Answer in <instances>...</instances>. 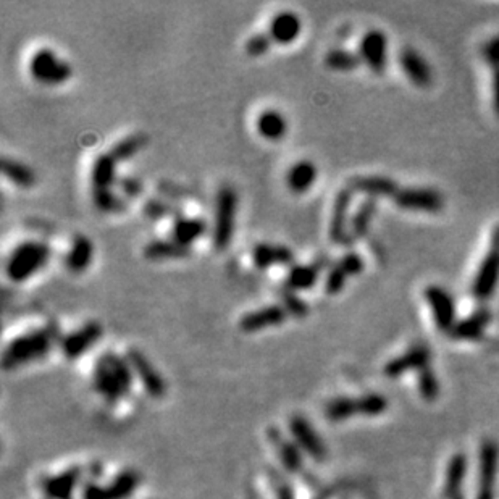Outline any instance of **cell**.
Wrapping results in <instances>:
<instances>
[{"instance_id":"38","label":"cell","mask_w":499,"mask_h":499,"mask_svg":"<svg viewBox=\"0 0 499 499\" xmlns=\"http://www.w3.org/2000/svg\"><path fill=\"white\" fill-rule=\"evenodd\" d=\"M93 200L103 214H121L126 210V200L113 194L110 190L93 191Z\"/></svg>"},{"instance_id":"3","label":"cell","mask_w":499,"mask_h":499,"mask_svg":"<svg viewBox=\"0 0 499 499\" xmlns=\"http://www.w3.org/2000/svg\"><path fill=\"white\" fill-rule=\"evenodd\" d=\"M51 259V247L41 241L21 242L11 251L7 260V275L16 283L36 275Z\"/></svg>"},{"instance_id":"34","label":"cell","mask_w":499,"mask_h":499,"mask_svg":"<svg viewBox=\"0 0 499 499\" xmlns=\"http://www.w3.org/2000/svg\"><path fill=\"white\" fill-rule=\"evenodd\" d=\"M149 138L145 133H135V135H130L121 139L120 143L113 145V149L110 150V154L115 157L117 162H123L131 159L133 155H136L139 150L144 149L148 145Z\"/></svg>"},{"instance_id":"11","label":"cell","mask_w":499,"mask_h":499,"mask_svg":"<svg viewBox=\"0 0 499 499\" xmlns=\"http://www.w3.org/2000/svg\"><path fill=\"white\" fill-rule=\"evenodd\" d=\"M138 485V473L135 470H125L107 486L89 483L84 488V499H128L135 493Z\"/></svg>"},{"instance_id":"32","label":"cell","mask_w":499,"mask_h":499,"mask_svg":"<svg viewBox=\"0 0 499 499\" xmlns=\"http://www.w3.org/2000/svg\"><path fill=\"white\" fill-rule=\"evenodd\" d=\"M0 170H2L5 178H9L16 186L31 187L36 185V175L33 170L21 162L10 159V157H4Z\"/></svg>"},{"instance_id":"33","label":"cell","mask_w":499,"mask_h":499,"mask_svg":"<svg viewBox=\"0 0 499 499\" xmlns=\"http://www.w3.org/2000/svg\"><path fill=\"white\" fill-rule=\"evenodd\" d=\"M467 459L462 454H456L449 462L446 472V483H444V496L449 499H456L459 496V490L462 480L465 477Z\"/></svg>"},{"instance_id":"19","label":"cell","mask_w":499,"mask_h":499,"mask_svg":"<svg viewBox=\"0 0 499 499\" xmlns=\"http://www.w3.org/2000/svg\"><path fill=\"white\" fill-rule=\"evenodd\" d=\"M254 265L260 270H267L275 265L293 264L294 254L289 247L282 245H270V242H259L252 249Z\"/></svg>"},{"instance_id":"30","label":"cell","mask_w":499,"mask_h":499,"mask_svg":"<svg viewBox=\"0 0 499 499\" xmlns=\"http://www.w3.org/2000/svg\"><path fill=\"white\" fill-rule=\"evenodd\" d=\"M257 131L259 135L269 141H278L288 131V121L283 117L282 112L275 108H267L257 118Z\"/></svg>"},{"instance_id":"43","label":"cell","mask_w":499,"mask_h":499,"mask_svg":"<svg viewBox=\"0 0 499 499\" xmlns=\"http://www.w3.org/2000/svg\"><path fill=\"white\" fill-rule=\"evenodd\" d=\"M273 39L269 33H257L252 34L246 42V53L249 57H262L270 51Z\"/></svg>"},{"instance_id":"31","label":"cell","mask_w":499,"mask_h":499,"mask_svg":"<svg viewBox=\"0 0 499 499\" xmlns=\"http://www.w3.org/2000/svg\"><path fill=\"white\" fill-rule=\"evenodd\" d=\"M491 320L490 312H486V310H478L470 317L465 319L464 321H461V324H456V326L453 328V336L458 339H477L483 334L485 328L488 326Z\"/></svg>"},{"instance_id":"45","label":"cell","mask_w":499,"mask_h":499,"mask_svg":"<svg viewBox=\"0 0 499 499\" xmlns=\"http://www.w3.org/2000/svg\"><path fill=\"white\" fill-rule=\"evenodd\" d=\"M338 267L343 270L348 277H354L357 273H361L364 269V260L359 254L356 252H348L344 254L338 262Z\"/></svg>"},{"instance_id":"5","label":"cell","mask_w":499,"mask_h":499,"mask_svg":"<svg viewBox=\"0 0 499 499\" xmlns=\"http://www.w3.org/2000/svg\"><path fill=\"white\" fill-rule=\"evenodd\" d=\"M29 73L36 81L46 86H57L71 78V65L60 58L52 48H39L29 60Z\"/></svg>"},{"instance_id":"10","label":"cell","mask_w":499,"mask_h":499,"mask_svg":"<svg viewBox=\"0 0 499 499\" xmlns=\"http://www.w3.org/2000/svg\"><path fill=\"white\" fill-rule=\"evenodd\" d=\"M401 209L413 212H428L435 214L443 209V196L430 187H409V190H399L394 197Z\"/></svg>"},{"instance_id":"1","label":"cell","mask_w":499,"mask_h":499,"mask_svg":"<svg viewBox=\"0 0 499 499\" xmlns=\"http://www.w3.org/2000/svg\"><path fill=\"white\" fill-rule=\"evenodd\" d=\"M58 339L57 324H47L29 333L20 334L11 339L2 356V367L5 370H14L21 365L31 364L34 361L46 357L51 352L52 346Z\"/></svg>"},{"instance_id":"27","label":"cell","mask_w":499,"mask_h":499,"mask_svg":"<svg viewBox=\"0 0 499 499\" xmlns=\"http://www.w3.org/2000/svg\"><path fill=\"white\" fill-rule=\"evenodd\" d=\"M117 160L115 157L107 152V154H101L94 160L93 173H91V181H93V191H102V190H110L113 182L117 181V175H115V167H117Z\"/></svg>"},{"instance_id":"24","label":"cell","mask_w":499,"mask_h":499,"mask_svg":"<svg viewBox=\"0 0 499 499\" xmlns=\"http://www.w3.org/2000/svg\"><path fill=\"white\" fill-rule=\"evenodd\" d=\"M269 436H270V441L273 443V446L277 449L279 461L283 462V465L293 473L301 472L304 462H302V456L299 448H297V444L286 440V438L275 428L269 430Z\"/></svg>"},{"instance_id":"35","label":"cell","mask_w":499,"mask_h":499,"mask_svg":"<svg viewBox=\"0 0 499 499\" xmlns=\"http://www.w3.org/2000/svg\"><path fill=\"white\" fill-rule=\"evenodd\" d=\"M143 215L150 222H159L162 218L172 217L173 220L182 215L181 207L176 204L167 202V200L162 199H149L148 202L143 205Z\"/></svg>"},{"instance_id":"21","label":"cell","mask_w":499,"mask_h":499,"mask_svg":"<svg viewBox=\"0 0 499 499\" xmlns=\"http://www.w3.org/2000/svg\"><path fill=\"white\" fill-rule=\"evenodd\" d=\"M207 231V223L200 217L181 215L175 218L172 225V240L180 242L181 246L190 247L192 242L202 238Z\"/></svg>"},{"instance_id":"47","label":"cell","mask_w":499,"mask_h":499,"mask_svg":"<svg viewBox=\"0 0 499 499\" xmlns=\"http://www.w3.org/2000/svg\"><path fill=\"white\" fill-rule=\"evenodd\" d=\"M482 56L486 63L499 68V36H495L488 42H485V46L482 47Z\"/></svg>"},{"instance_id":"29","label":"cell","mask_w":499,"mask_h":499,"mask_svg":"<svg viewBox=\"0 0 499 499\" xmlns=\"http://www.w3.org/2000/svg\"><path fill=\"white\" fill-rule=\"evenodd\" d=\"M80 482V470L70 468L57 477L48 478L44 483V493L48 499H70Z\"/></svg>"},{"instance_id":"36","label":"cell","mask_w":499,"mask_h":499,"mask_svg":"<svg viewBox=\"0 0 499 499\" xmlns=\"http://www.w3.org/2000/svg\"><path fill=\"white\" fill-rule=\"evenodd\" d=\"M325 63L330 70L334 71H352L361 65L359 53L346 51V48H333L326 53Z\"/></svg>"},{"instance_id":"14","label":"cell","mask_w":499,"mask_h":499,"mask_svg":"<svg viewBox=\"0 0 499 499\" xmlns=\"http://www.w3.org/2000/svg\"><path fill=\"white\" fill-rule=\"evenodd\" d=\"M286 319H288V312H286L282 304H272V306H265L242 315L240 328L245 333H255L265 330V328L282 325Z\"/></svg>"},{"instance_id":"48","label":"cell","mask_w":499,"mask_h":499,"mask_svg":"<svg viewBox=\"0 0 499 499\" xmlns=\"http://www.w3.org/2000/svg\"><path fill=\"white\" fill-rule=\"evenodd\" d=\"M159 191L163 194V196H168L172 199L191 197V194L187 192L185 187H181L180 185H175L172 181H162L159 185Z\"/></svg>"},{"instance_id":"42","label":"cell","mask_w":499,"mask_h":499,"mask_svg":"<svg viewBox=\"0 0 499 499\" xmlns=\"http://www.w3.org/2000/svg\"><path fill=\"white\" fill-rule=\"evenodd\" d=\"M418 389H420V394H422L423 399H427V401L436 399L438 393H440V383H438L433 370H431L430 367L420 370Z\"/></svg>"},{"instance_id":"50","label":"cell","mask_w":499,"mask_h":499,"mask_svg":"<svg viewBox=\"0 0 499 499\" xmlns=\"http://www.w3.org/2000/svg\"><path fill=\"white\" fill-rule=\"evenodd\" d=\"M278 499H294V495H293V490L289 488L288 485H282L278 488Z\"/></svg>"},{"instance_id":"4","label":"cell","mask_w":499,"mask_h":499,"mask_svg":"<svg viewBox=\"0 0 499 499\" xmlns=\"http://www.w3.org/2000/svg\"><path fill=\"white\" fill-rule=\"evenodd\" d=\"M236 210H238V194L231 186H223L217 194L215 222H214V247L225 251L230 246L236 227Z\"/></svg>"},{"instance_id":"12","label":"cell","mask_w":499,"mask_h":499,"mask_svg":"<svg viewBox=\"0 0 499 499\" xmlns=\"http://www.w3.org/2000/svg\"><path fill=\"white\" fill-rule=\"evenodd\" d=\"M498 464V444L495 441H485L480 449V490L477 499H495Z\"/></svg>"},{"instance_id":"41","label":"cell","mask_w":499,"mask_h":499,"mask_svg":"<svg viewBox=\"0 0 499 499\" xmlns=\"http://www.w3.org/2000/svg\"><path fill=\"white\" fill-rule=\"evenodd\" d=\"M357 404H359V413H361V416H369V417L380 416V413L385 412L388 407L386 399L380 396V394H367V396L357 399Z\"/></svg>"},{"instance_id":"8","label":"cell","mask_w":499,"mask_h":499,"mask_svg":"<svg viewBox=\"0 0 499 499\" xmlns=\"http://www.w3.org/2000/svg\"><path fill=\"white\" fill-rule=\"evenodd\" d=\"M102 331L103 328L99 321H88V324H84L78 330L68 333L60 341V348H62L63 356L73 361V359L86 354L97 341L101 339Z\"/></svg>"},{"instance_id":"25","label":"cell","mask_w":499,"mask_h":499,"mask_svg":"<svg viewBox=\"0 0 499 499\" xmlns=\"http://www.w3.org/2000/svg\"><path fill=\"white\" fill-rule=\"evenodd\" d=\"M143 252L149 260L185 259L191 255V247L181 246L173 240H152L144 246Z\"/></svg>"},{"instance_id":"18","label":"cell","mask_w":499,"mask_h":499,"mask_svg":"<svg viewBox=\"0 0 499 499\" xmlns=\"http://www.w3.org/2000/svg\"><path fill=\"white\" fill-rule=\"evenodd\" d=\"M302 31V23L301 18L297 16L294 11L284 10L279 11L275 16L272 18L270 26H269V34L273 39V42L282 46H288L291 42H294Z\"/></svg>"},{"instance_id":"22","label":"cell","mask_w":499,"mask_h":499,"mask_svg":"<svg viewBox=\"0 0 499 499\" xmlns=\"http://www.w3.org/2000/svg\"><path fill=\"white\" fill-rule=\"evenodd\" d=\"M351 191H361L374 197H396L399 187L396 182L383 176H359L349 181Z\"/></svg>"},{"instance_id":"15","label":"cell","mask_w":499,"mask_h":499,"mask_svg":"<svg viewBox=\"0 0 499 499\" xmlns=\"http://www.w3.org/2000/svg\"><path fill=\"white\" fill-rule=\"evenodd\" d=\"M499 279V245L495 242V247L486 255L480 265L475 279H473V294L478 299H488L495 293V288Z\"/></svg>"},{"instance_id":"9","label":"cell","mask_w":499,"mask_h":499,"mask_svg":"<svg viewBox=\"0 0 499 499\" xmlns=\"http://www.w3.org/2000/svg\"><path fill=\"white\" fill-rule=\"evenodd\" d=\"M425 301L428 302L436 326L443 331H453L456 326V304L449 291L431 284L425 289Z\"/></svg>"},{"instance_id":"40","label":"cell","mask_w":499,"mask_h":499,"mask_svg":"<svg viewBox=\"0 0 499 499\" xmlns=\"http://www.w3.org/2000/svg\"><path fill=\"white\" fill-rule=\"evenodd\" d=\"M279 297H282V306L284 307L286 312H288V315L302 319L309 314V306L294 293V291L284 288L279 291Z\"/></svg>"},{"instance_id":"26","label":"cell","mask_w":499,"mask_h":499,"mask_svg":"<svg viewBox=\"0 0 499 499\" xmlns=\"http://www.w3.org/2000/svg\"><path fill=\"white\" fill-rule=\"evenodd\" d=\"M317 180V167L310 160H299L289 168L286 175V182L288 187L296 194H302L309 191Z\"/></svg>"},{"instance_id":"2","label":"cell","mask_w":499,"mask_h":499,"mask_svg":"<svg viewBox=\"0 0 499 499\" xmlns=\"http://www.w3.org/2000/svg\"><path fill=\"white\" fill-rule=\"evenodd\" d=\"M131 372L133 370L126 359L107 352L97 361L94 369V386L97 393L107 403H118L130 391L133 383Z\"/></svg>"},{"instance_id":"16","label":"cell","mask_w":499,"mask_h":499,"mask_svg":"<svg viewBox=\"0 0 499 499\" xmlns=\"http://www.w3.org/2000/svg\"><path fill=\"white\" fill-rule=\"evenodd\" d=\"M352 200V191L349 187L339 191L334 199V207L330 222V238L339 245H349L351 236L348 233V218H349V207Z\"/></svg>"},{"instance_id":"7","label":"cell","mask_w":499,"mask_h":499,"mask_svg":"<svg viewBox=\"0 0 499 499\" xmlns=\"http://www.w3.org/2000/svg\"><path fill=\"white\" fill-rule=\"evenodd\" d=\"M359 57L374 73H383L388 62V38L380 29H370L359 42Z\"/></svg>"},{"instance_id":"37","label":"cell","mask_w":499,"mask_h":499,"mask_svg":"<svg viewBox=\"0 0 499 499\" xmlns=\"http://www.w3.org/2000/svg\"><path fill=\"white\" fill-rule=\"evenodd\" d=\"M325 412H326V417L330 418L331 422H343V420L354 417L356 413H359L357 399H351V398L333 399L331 403L326 404Z\"/></svg>"},{"instance_id":"6","label":"cell","mask_w":499,"mask_h":499,"mask_svg":"<svg viewBox=\"0 0 499 499\" xmlns=\"http://www.w3.org/2000/svg\"><path fill=\"white\" fill-rule=\"evenodd\" d=\"M126 361L130 364L133 372H135L138 375V379L141 380L145 393H148L150 398L157 399L165 394L167 391L165 381H163L159 370L154 367V364L145 357V354H143V352L136 348H130L126 351Z\"/></svg>"},{"instance_id":"44","label":"cell","mask_w":499,"mask_h":499,"mask_svg":"<svg viewBox=\"0 0 499 499\" xmlns=\"http://www.w3.org/2000/svg\"><path fill=\"white\" fill-rule=\"evenodd\" d=\"M349 277L346 275V273L339 269L338 264H334L331 267V270L328 272L326 279H325V291L328 294H338L341 289L344 288L346 279Z\"/></svg>"},{"instance_id":"17","label":"cell","mask_w":499,"mask_h":499,"mask_svg":"<svg viewBox=\"0 0 499 499\" xmlns=\"http://www.w3.org/2000/svg\"><path fill=\"white\" fill-rule=\"evenodd\" d=\"M399 63L409 81L416 86L427 88L433 81V71H431L428 62L413 48H404L401 52Z\"/></svg>"},{"instance_id":"46","label":"cell","mask_w":499,"mask_h":499,"mask_svg":"<svg viewBox=\"0 0 499 499\" xmlns=\"http://www.w3.org/2000/svg\"><path fill=\"white\" fill-rule=\"evenodd\" d=\"M117 185L120 187V191L128 197H138L144 190L143 182L139 181L136 176H120L117 180Z\"/></svg>"},{"instance_id":"13","label":"cell","mask_w":499,"mask_h":499,"mask_svg":"<svg viewBox=\"0 0 499 499\" xmlns=\"http://www.w3.org/2000/svg\"><path fill=\"white\" fill-rule=\"evenodd\" d=\"M289 430L294 443L304 449L310 458H314L315 461H324L326 458V448L324 441L320 440L319 433L314 430L312 423L306 417L294 416L289 422Z\"/></svg>"},{"instance_id":"28","label":"cell","mask_w":499,"mask_h":499,"mask_svg":"<svg viewBox=\"0 0 499 499\" xmlns=\"http://www.w3.org/2000/svg\"><path fill=\"white\" fill-rule=\"evenodd\" d=\"M320 270H321L320 264L293 265L288 272V277H286L284 288L294 291V293L296 291H306L314 288L315 283H317Z\"/></svg>"},{"instance_id":"39","label":"cell","mask_w":499,"mask_h":499,"mask_svg":"<svg viewBox=\"0 0 499 499\" xmlns=\"http://www.w3.org/2000/svg\"><path fill=\"white\" fill-rule=\"evenodd\" d=\"M374 215H375V200L367 199L361 207H359L351 220V230L356 238H361V236L367 235L370 222H372Z\"/></svg>"},{"instance_id":"23","label":"cell","mask_w":499,"mask_h":499,"mask_svg":"<svg viewBox=\"0 0 499 499\" xmlns=\"http://www.w3.org/2000/svg\"><path fill=\"white\" fill-rule=\"evenodd\" d=\"M94 255V246L86 236L76 235L73 238L70 251L65 255V265L66 269L73 273H83L88 269L91 262H93Z\"/></svg>"},{"instance_id":"49","label":"cell","mask_w":499,"mask_h":499,"mask_svg":"<svg viewBox=\"0 0 499 499\" xmlns=\"http://www.w3.org/2000/svg\"><path fill=\"white\" fill-rule=\"evenodd\" d=\"M493 107L499 115V68H495L493 73Z\"/></svg>"},{"instance_id":"20","label":"cell","mask_w":499,"mask_h":499,"mask_svg":"<svg viewBox=\"0 0 499 499\" xmlns=\"http://www.w3.org/2000/svg\"><path fill=\"white\" fill-rule=\"evenodd\" d=\"M430 362V351L423 346H418V348H412L403 354L401 357H396L394 361L389 362L385 367L386 376H391V379H396V376L403 375L409 370H423L428 367Z\"/></svg>"}]
</instances>
